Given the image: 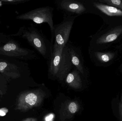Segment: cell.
Listing matches in <instances>:
<instances>
[{"mask_svg": "<svg viewBox=\"0 0 122 121\" xmlns=\"http://www.w3.org/2000/svg\"><path fill=\"white\" fill-rule=\"evenodd\" d=\"M16 45L14 44L13 43H8L4 46L3 49L5 51H10L14 50L16 49Z\"/></svg>", "mask_w": 122, "mask_h": 121, "instance_id": "cell-13", "label": "cell"}, {"mask_svg": "<svg viewBox=\"0 0 122 121\" xmlns=\"http://www.w3.org/2000/svg\"><path fill=\"white\" fill-rule=\"evenodd\" d=\"M54 8L51 6L40 7L22 15V19L31 20L35 23H47L50 27L51 33V43L53 45L54 40V25L53 17Z\"/></svg>", "mask_w": 122, "mask_h": 121, "instance_id": "cell-3", "label": "cell"}, {"mask_svg": "<svg viewBox=\"0 0 122 121\" xmlns=\"http://www.w3.org/2000/svg\"><path fill=\"white\" fill-rule=\"evenodd\" d=\"M24 37L39 54L48 60L53 53V45L41 31L36 28H30L25 31Z\"/></svg>", "mask_w": 122, "mask_h": 121, "instance_id": "cell-2", "label": "cell"}, {"mask_svg": "<svg viewBox=\"0 0 122 121\" xmlns=\"http://www.w3.org/2000/svg\"><path fill=\"white\" fill-rule=\"evenodd\" d=\"M68 109L69 112L71 114H74L75 113L79 110V105L75 102H72L69 104Z\"/></svg>", "mask_w": 122, "mask_h": 121, "instance_id": "cell-12", "label": "cell"}, {"mask_svg": "<svg viewBox=\"0 0 122 121\" xmlns=\"http://www.w3.org/2000/svg\"><path fill=\"white\" fill-rule=\"evenodd\" d=\"M82 76H84L76 69L73 67L67 75L65 80L68 85L72 88L79 89L82 86Z\"/></svg>", "mask_w": 122, "mask_h": 121, "instance_id": "cell-10", "label": "cell"}, {"mask_svg": "<svg viewBox=\"0 0 122 121\" xmlns=\"http://www.w3.org/2000/svg\"><path fill=\"white\" fill-rule=\"evenodd\" d=\"M56 5L67 16H79L89 13L85 0H57Z\"/></svg>", "mask_w": 122, "mask_h": 121, "instance_id": "cell-5", "label": "cell"}, {"mask_svg": "<svg viewBox=\"0 0 122 121\" xmlns=\"http://www.w3.org/2000/svg\"><path fill=\"white\" fill-rule=\"evenodd\" d=\"M23 121H38L37 119L35 118H29L26 119Z\"/></svg>", "mask_w": 122, "mask_h": 121, "instance_id": "cell-17", "label": "cell"}, {"mask_svg": "<svg viewBox=\"0 0 122 121\" xmlns=\"http://www.w3.org/2000/svg\"><path fill=\"white\" fill-rule=\"evenodd\" d=\"M77 16H66L61 23L54 25V40L53 48H63L69 40L70 36L75 20Z\"/></svg>", "mask_w": 122, "mask_h": 121, "instance_id": "cell-4", "label": "cell"}, {"mask_svg": "<svg viewBox=\"0 0 122 121\" xmlns=\"http://www.w3.org/2000/svg\"><path fill=\"white\" fill-rule=\"evenodd\" d=\"M46 94L41 89L27 92L21 94L18 103L19 109L28 110L41 104Z\"/></svg>", "mask_w": 122, "mask_h": 121, "instance_id": "cell-6", "label": "cell"}, {"mask_svg": "<svg viewBox=\"0 0 122 121\" xmlns=\"http://www.w3.org/2000/svg\"><path fill=\"white\" fill-rule=\"evenodd\" d=\"M122 34V26H117L104 34L95 36L90 42V48L96 49L101 45L114 41Z\"/></svg>", "mask_w": 122, "mask_h": 121, "instance_id": "cell-8", "label": "cell"}, {"mask_svg": "<svg viewBox=\"0 0 122 121\" xmlns=\"http://www.w3.org/2000/svg\"><path fill=\"white\" fill-rule=\"evenodd\" d=\"M73 67L76 69L83 76L87 73L84 60L80 48L75 46L69 41L66 45Z\"/></svg>", "mask_w": 122, "mask_h": 121, "instance_id": "cell-7", "label": "cell"}, {"mask_svg": "<svg viewBox=\"0 0 122 121\" xmlns=\"http://www.w3.org/2000/svg\"><path fill=\"white\" fill-rule=\"evenodd\" d=\"M89 54L91 59L97 64L110 62L114 58L115 54L112 52H102L89 48Z\"/></svg>", "mask_w": 122, "mask_h": 121, "instance_id": "cell-9", "label": "cell"}, {"mask_svg": "<svg viewBox=\"0 0 122 121\" xmlns=\"http://www.w3.org/2000/svg\"><path fill=\"white\" fill-rule=\"evenodd\" d=\"M7 66V63L6 62L0 63V71H2L5 69Z\"/></svg>", "mask_w": 122, "mask_h": 121, "instance_id": "cell-16", "label": "cell"}, {"mask_svg": "<svg viewBox=\"0 0 122 121\" xmlns=\"http://www.w3.org/2000/svg\"><path fill=\"white\" fill-rule=\"evenodd\" d=\"M47 65L49 76L61 81L65 79L73 67L66 46L63 48H53Z\"/></svg>", "mask_w": 122, "mask_h": 121, "instance_id": "cell-1", "label": "cell"}, {"mask_svg": "<svg viewBox=\"0 0 122 121\" xmlns=\"http://www.w3.org/2000/svg\"><path fill=\"white\" fill-rule=\"evenodd\" d=\"M5 114L6 113H5V112L2 109L0 110V116H5Z\"/></svg>", "mask_w": 122, "mask_h": 121, "instance_id": "cell-18", "label": "cell"}, {"mask_svg": "<svg viewBox=\"0 0 122 121\" xmlns=\"http://www.w3.org/2000/svg\"><path fill=\"white\" fill-rule=\"evenodd\" d=\"M99 1L115 7L122 11V0H99Z\"/></svg>", "mask_w": 122, "mask_h": 121, "instance_id": "cell-11", "label": "cell"}, {"mask_svg": "<svg viewBox=\"0 0 122 121\" xmlns=\"http://www.w3.org/2000/svg\"><path fill=\"white\" fill-rule=\"evenodd\" d=\"M54 118V115L53 114H49L46 116L45 118V121H53Z\"/></svg>", "mask_w": 122, "mask_h": 121, "instance_id": "cell-15", "label": "cell"}, {"mask_svg": "<svg viewBox=\"0 0 122 121\" xmlns=\"http://www.w3.org/2000/svg\"><path fill=\"white\" fill-rule=\"evenodd\" d=\"M119 114L120 121H122V90L121 94V100L119 103Z\"/></svg>", "mask_w": 122, "mask_h": 121, "instance_id": "cell-14", "label": "cell"}]
</instances>
